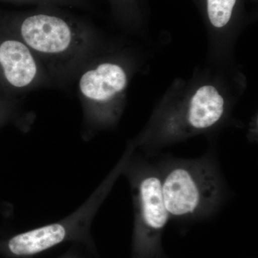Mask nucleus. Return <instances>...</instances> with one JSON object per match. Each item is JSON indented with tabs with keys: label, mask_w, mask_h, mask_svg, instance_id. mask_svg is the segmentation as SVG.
Returning a JSON list of instances; mask_svg holds the SVG:
<instances>
[{
	"label": "nucleus",
	"mask_w": 258,
	"mask_h": 258,
	"mask_svg": "<svg viewBox=\"0 0 258 258\" xmlns=\"http://www.w3.org/2000/svg\"><path fill=\"white\" fill-rule=\"evenodd\" d=\"M20 121L14 99L0 97V128L10 122L20 123Z\"/></svg>",
	"instance_id": "obj_9"
},
{
	"label": "nucleus",
	"mask_w": 258,
	"mask_h": 258,
	"mask_svg": "<svg viewBox=\"0 0 258 258\" xmlns=\"http://www.w3.org/2000/svg\"><path fill=\"white\" fill-rule=\"evenodd\" d=\"M127 84V76L121 66L113 62H103L86 70L79 75V91L85 120L96 106L106 104L118 96Z\"/></svg>",
	"instance_id": "obj_6"
},
{
	"label": "nucleus",
	"mask_w": 258,
	"mask_h": 258,
	"mask_svg": "<svg viewBox=\"0 0 258 258\" xmlns=\"http://www.w3.org/2000/svg\"><path fill=\"white\" fill-rule=\"evenodd\" d=\"M90 258H96V256H94V255L91 256V257H90Z\"/></svg>",
	"instance_id": "obj_11"
},
{
	"label": "nucleus",
	"mask_w": 258,
	"mask_h": 258,
	"mask_svg": "<svg viewBox=\"0 0 258 258\" xmlns=\"http://www.w3.org/2000/svg\"><path fill=\"white\" fill-rule=\"evenodd\" d=\"M122 170L123 166L118 163L91 197L67 217L36 228L0 237V258H33L67 243L83 246L96 254L91 225L97 211Z\"/></svg>",
	"instance_id": "obj_1"
},
{
	"label": "nucleus",
	"mask_w": 258,
	"mask_h": 258,
	"mask_svg": "<svg viewBox=\"0 0 258 258\" xmlns=\"http://www.w3.org/2000/svg\"><path fill=\"white\" fill-rule=\"evenodd\" d=\"M122 172L128 177L134 200L132 258H166L161 237L171 217L163 199L159 169L126 159Z\"/></svg>",
	"instance_id": "obj_3"
},
{
	"label": "nucleus",
	"mask_w": 258,
	"mask_h": 258,
	"mask_svg": "<svg viewBox=\"0 0 258 258\" xmlns=\"http://www.w3.org/2000/svg\"><path fill=\"white\" fill-rule=\"evenodd\" d=\"M236 0H208L209 18L217 28L225 27L230 21Z\"/></svg>",
	"instance_id": "obj_8"
},
{
	"label": "nucleus",
	"mask_w": 258,
	"mask_h": 258,
	"mask_svg": "<svg viewBox=\"0 0 258 258\" xmlns=\"http://www.w3.org/2000/svg\"><path fill=\"white\" fill-rule=\"evenodd\" d=\"M96 256L88 249L79 244H72L63 254L57 258H90L91 256Z\"/></svg>",
	"instance_id": "obj_10"
},
{
	"label": "nucleus",
	"mask_w": 258,
	"mask_h": 258,
	"mask_svg": "<svg viewBox=\"0 0 258 258\" xmlns=\"http://www.w3.org/2000/svg\"><path fill=\"white\" fill-rule=\"evenodd\" d=\"M225 111V101L218 91L212 86L198 90L190 102L186 123L196 130H205L216 124Z\"/></svg>",
	"instance_id": "obj_7"
},
{
	"label": "nucleus",
	"mask_w": 258,
	"mask_h": 258,
	"mask_svg": "<svg viewBox=\"0 0 258 258\" xmlns=\"http://www.w3.org/2000/svg\"><path fill=\"white\" fill-rule=\"evenodd\" d=\"M14 35L52 74L63 76L82 69L87 38L63 19L53 15H32L22 22Z\"/></svg>",
	"instance_id": "obj_4"
},
{
	"label": "nucleus",
	"mask_w": 258,
	"mask_h": 258,
	"mask_svg": "<svg viewBox=\"0 0 258 258\" xmlns=\"http://www.w3.org/2000/svg\"><path fill=\"white\" fill-rule=\"evenodd\" d=\"M47 72L33 52L14 34H0V97L15 95L43 84Z\"/></svg>",
	"instance_id": "obj_5"
},
{
	"label": "nucleus",
	"mask_w": 258,
	"mask_h": 258,
	"mask_svg": "<svg viewBox=\"0 0 258 258\" xmlns=\"http://www.w3.org/2000/svg\"><path fill=\"white\" fill-rule=\"evenodd\" d=\"M164 205L171 218L211 215L221 200L220 173L210 160H170L159 168Z\"/></svg>",
	"instance_id": "obj_2"
}]
</instances>
